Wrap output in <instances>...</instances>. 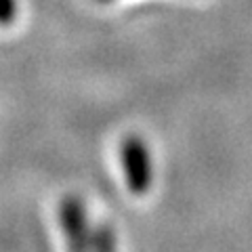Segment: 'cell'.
<instances>
[{
	"mask_svg": "<svg viewBox=\"0 0 252 252\" xmlns=\"http://www.w3.org/2000/svg\"><path fill=\"white\" fill-rule=\"evenodd\" d=\"M122 166L128 191L135 195H143L149 191L154 181V164L145 141L130 135L122 141Z\"/></svg>",
	"mask_w": 252,
	"mask_h": 252,
	"instance_id": "1",
	"label": "cell"
},
{
	"mask_svg": "<svg viewBox=\"0 0 252 252\" xmlns=\"http://www.w3.org/2000/svg\"><path fill=\"white\" fill-rule=\"evenodd\" d=\"M59 225L67 252H93V235L89 229L86 208L78 195H63L59 204Z\"/></svg>",
	"mask_w": 252,
	"mask_h": 252,
	"instance_id": "2",
	"label": "cell"
},
{
	"mask_svg": "<svg viewBox=\"0 0 252 252\" xmlns=\"http://www.w3.org/2000/svg\"><path fill=\"white\" fill-rule=\"evenodd\" d=\"M93 252H118L116 233L107 223H101L93 233Z\"/></svg>",
	"mask_w": 252,
	"mask_h": 252,
	"instance_id": "3",
	"label": "cell"
},
{
	"mask_svg": "<svg viewBox=\"0 0 252 252\" xmlns=\"http://www.w3.org/2000/svg\"><path fill=\"white\" fill-rule=\"evenodd\" d=\"M17 0H0V26H11L17 17Z\"/></svg>",
	"mask_w": 252,
	"mask_h": 252,
	"instance_id": "4",
	"label": "cell"
},
{
	"mask_svg": "<svg viewBox=\"0 0 252 252\" xmlns=\"http://www.w3.org/2000/svg\"><path fill=\"white\" fill-rule=\"evenodd\" d=\"M101 2H112V0H101Z\"/></svg>",
	"mask_w": 252,
	"mask_h": 252,
	"instance_id": "5",
	"label": "cell"
}]
</instances>
